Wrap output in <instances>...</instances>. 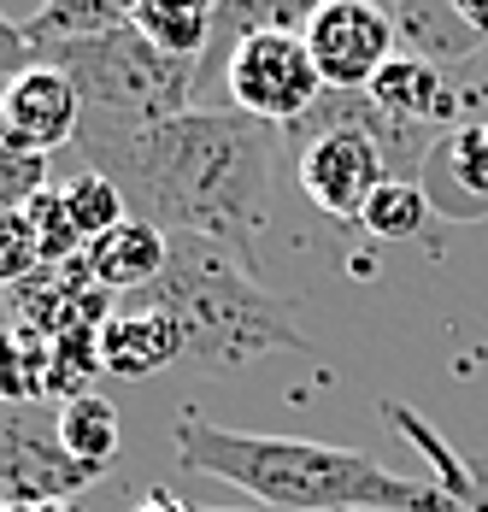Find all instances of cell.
I'll return each mask as SVG.
<instances>
[{"label": "cell", "instance_id": "cell-14", "mask_svg": "<svg viewBox=\"0 0 488 512\" xmlns=\"http://www.w3.org/2000/svg\"><path fill=\"white\" fill-rule=\"evenodd\" d=\"M130 30L153 42L171 59H189L206 71V53H212V36H218V0H136L130 12Z\"/></svg>", "mask_w": 488, "mask_h": 512}, {"label": "cell", "instance_id": "cell-7", "mask_svg": "<svg viewBox=\"0 0 488 512\" xmlns=\"http://www.w3.org/2000/svg\"><path fill=\"white\" fill-rule=\"evenodd\" d=\"M100 471L77 465L59 442V412L42 401H0V512L24 501H71Z\"/></svg>", "mask_w": 488, "mask_h": 512}, {"label": "cell", "instance_id": "cell-13", "mask_svg": "<svg viewBox=\"0 0 488 512\" xmlns=\"http://www.w3.org/2000/svg\"><path fill=\"white\" fill-rule=\"evenodd\" d=\"M100 365L118 377H153L159 365L183 359V330L159 307H112L100 324Z\"/></svg>", "mask_w": 488, "mask_h": 512}, {"label": "cell", "instance_id": "cell-15", "mask_svg": "<svg viewBox=\"0 0 488 512\" xmlns=\"http://www.w3.org/2000/svg\"><path fill=\"white\" fill-rule=\"evenodd\" d=\"M383 418H389L394 430H406V442H412L424 460L436 465V471H441L436 483L453 495V501H459V507H465V512H488V465L465 460V454H459V448H453L441 430H430L418 412L400 407V401H383Z\"/></svg>", "mask_w": 488, "mask_h": 512}, {"label": "cell", "instance_id": "cell-20", "mask_svg": "<svg viewBox=\"0 0 488 512\" xmlns=\"http://www.w3.org/2000/svg\"><path fill=\"white\" fill-rule=\"evenodd\" d=\"M430 218H436V206H430V195H424L418 177H389V183L365 201V212H359V224H365L371 236H383V242L418 236Z\"/></svg>", "mask_w": 488, "mask_h": 512}, {"label": "cell", "instance_id": "cell-19", "mask_svg": "<svg viewBox=\"0 0 488 512\" xmlns=\"http://www.w3.org/2000/svg\"><path fill=\"white\" fill-rule=\"evenodd\" d=\"M53 395V342L36 330H0V401Z\"/></svg>", "mask_w": 488, "mask_h": 512}, {"label": "cell", "instance_id": "cell-5", "mask_svg": "<svg viewBox=\"0 0 488 512\" xmlns=\"http://www.w3.org/2000/svg\"><path fill=\"white\" fill-rule=\"evenodd\" d=\"M294 148V183L300 195L330 212V218H353L365 201L389 183V177H418L424 154L436 148L430 130H406L383 118L365 95H336L330 112H306L294 130H283Z\"/></svg>", "mask_w": 488, "mask_h": 512}, {"label": "cell", "instance_id": "cell-25", "mask_svg": "<svg viewBox=\"0 0 488 512\" xmlns=\"http://www.w3.org/2000/svg\"><path fill=\"white\" fill-rule=\"evenodd\" d=\"M130 512H195L177 489H142L136 501H130Z\"/></svg>", "mask_w": 488, "mask_h": 512}, {"label": "cell", "instance_id": "cell-6", "mask_svg": "<svg viewBox=\"0 0 488 512\" xmlns=\"http://www.w3.org/2000/svg\"><path fill=\"white\" fill-rule=\"evenodd\" d=\"M224 95L236 112L271 124V130H294L312 106L324 101V77L312 65V48L300 30H253L218 65Z\"/></svg>", "mask_w": 488, "mask_h": 512}, {"label": "cell", "instance_id": "cell-11", "mask_svg": "<svg viewBox=\"0 0 488 512\" xmlns=\"http://www.w3.org/2000/svg\"><path fill=\"white\" fill-rule=\"evenodd\" d=\"M365 101L377 106L383 118H394V124L430 130V136H441L447 124H459L447 112V77H441L436 59H424V53H394L389 65L377 71V83L365 89Z\"/></svg>", "mask_w": 488, "mask_h": 512}, {"label": "cell", "instance_id": "cell-22", "mask_svg": "<svg viewBox=\"0 0 488 512\" xmlns=\"http://www.w3.org/2000/svg\"><path fill=\"white\" fill-rule=\"evenodd\" d=\"M42 189H48V159L24 154L18 142L0 136V224L18 218V212H30V206L42 201Z\"/></svg>", "mask_w": 488, "mask_h": 512}, {"label": "cell", "instance_id": "cell-24", "mask_svg": "<svg viewBox=\"0 0 488 512\" xmlns=\"http://www.w3.org/2000/svg\"><path fill=\"white\" fill-rule=\"evenodd\" d=\"M36 53H30V42H24V24H12L6 12H0V77H12V71H24Z\"/></svg>", "mask_w": 488, "mask_h": 512}, {"label": "cell", "instance_id": "cell-12", "mask_svg": "<svg viewBox=\"0 0 488 512\" xmlns=\"http://www.w3.org/2000/svg\"><path fill=\"white\" fill-rule=\"evenodd\" d=\"M165 259H171V236L142 224V218H124V224H112L106 236H95L83 248V271L106 295H142V289L159 283Z\"/></svg>", "mask_w": 488, "mask_h": 512}, {"label": "cell", "instance_id": "cell-18", "mask_svg": "<svg viewBox=\"0 0 488 512\" xmlns=\"http://www.w3.org/2000/svg\"><path fill=\"white\" fill-rule=\"evenodd\" d=\"M324 0H218V36H212V53H206V71L224 65V53L236 48L253 30H300Z\"/></svg>", "mask_w": 488, "mask_h": 512}, {"label": "cell", "instance_id": "cell-23", "mask_svg": "<svg viewBox=\"0 0 488 512\" xmlns=\"http://www.w3.org/2000/svg\"><path fill=\"white\" fill-rule=\"evenodd\" d=\"M36 271H48V254H42V236H36L30 212H18V218L0 224V289L30 283Z\"/></svg>", "mask_w": 488, "mask_h": 512}, {"label": "cell", "instance_id": "cell-17", "mask_svg": "<svg viewBox=\"0 0 488 512\" xmlns=\"http://www.w3.org/2000/svg\"><path fill=\"white\" fill-rule=\"evenodd\" d=\"M53 412H59V442H65V454L106 477V465L118 460V436H124L118 407L89 389V395H65Z\"/></svg>", "mask_w": 488, "mask_h": 512}, {"label": "cell", "instance_id": "cell-3", "mask_svg": "<svg viewBox=\"0 0 488 512\" xmlns=\"http://www.w3.org/2000/svg\"><path fill=\"white\" fill-rule=\"evenodd\" d=\"M142 307L171 312L183 330V359L206 371H236L247 359L306 348L294 312L259 283V271L206 236H171V259L159 283L142 289Z\"/></svg>", "mask_w": 488, "mask_h": 512}, {"label": "cell", "instance_id": "cell-27", "mask_svg": "<svg viewBox=\"0 0 488 512\" xmlns=\"http://www.w3.org/2000/svg\"><path fill=\"white\" fill-rule=\"evenodd\" d=\"M195 512H247V507H195Z\"/></svg>", "mask_w": 488, "mask_h": 512}, {"label": "cell", "instance_id": "cell-8", "mask_svg": "<svg viewBox=\"0 0 488 512\" xmlns=\"http://www.w3.org/2000/svg\"><path fill=\"white\" fill-rule=\"evenodd\" d=\"M300 36L324 77V95H365L377 71L400 53V18L383 0H324L300 24Z\"/></svg>", "mask_w": 488, "mask_h": 512}, {"label": "cell", "instance_id": "cell-2", "mask_svg": "<svg viewBox=\"0 0 488 512\" xmlns=\"http://www.w3.org/2000/svg\"><path fill=\"white\" fill-rule=\"evenodd\" d=\"M171 442L183 471L224 477L271 512H465L441 483L394 477L371 454L312 436H247L183 412Z\"/></svg>", "mask_w": 488, "mask_h": 512}, {"label": "cell", "instance_id": "cell-9", "mask_svg": "<svg viewBox=\"0 0 488 512\" xmlns=\"http://www.w3.org/2000/svg\"><path fill=\"white\" fill-rule=\"evenodd\" d=\"M77 124H83V101L71 77L48 59H30L0 83V136L18 142L24 154L53 159L65 142H77Z\"/></svg>", "mask_w": 488, "mask_h": 512}, {"label": "cell", "instance_id": "cell-4", "mask_svg": "<svg viewBox=\"0 0 488 512\" xmlns=\"http://www.w3.org/2000/svg\"><path fill=\"white\" fill-rule=\"evenodd\" d=\"M36 59L59 65L83 101V124L71 148H95V142H118L153 130L165 118H183L200 106V83L206 71L189 59H171L153 42H142L130 24L112 36H89V42H59V48H36Z\"/></svg>", "mask_w": 488, "mask_h": 512}, {"label": "cell", "instance_id": "cell-26", "mask_svg": "<svg viewBox=\"0 0 488 512\" xmlns=\"http://www.w3.org/2000/svg\"><path fill=\"white\" fill-rule=\"evenodd\" d=\"M6 512H83L77 501H24V507H6Z\"/></svg>", "mask_w": 488, "mask_h": 512}, {"label": "cell", "instance_id": "cell-1", "mask_svg": "<svg viewBox=\"0 0 488 512\" xmlns=\"http://www.w3.org/2000/svg\"><path fill=\"white\" fill-rule=\"evenodd\" d=\"M271 148L277 130L247 112H183L153 130L77 148L89 171L112 177L130 218L165 236L224 242L259 271V236L271 206Z\"/></svg>", "mask_w": 488, "mask_h": 512}, {"label": "cell", "instance_id": "cell-21", "mask_svg": "<svg viewBox=\"0 0 488 512\" xmlns=\"http://www.w3.org/2000/svg\"><path fill=\"white\" fill-rule=\"evenodd\" d=\"M59 201H65V218H71V230H77V242L89 248L95 236H106L112 224H124L130 218V206H124V195H118V183L112 177H100V171H77L65 189H59Z\"/></svg>", "mask_w": 488, "mask_h": 512}, {"label": "cell", "instance_id": "cell-10", "mask_svg": "<svg viewBox=\"0 0 488 512\" xmlns=\"http://www.w3.org/2000/svg\"><path fill=\"white\" fill-rule=\"evenodd\" d=\"M418 183L436 206V218L453 224H477L488 218V112L459 118L436 136V148L418 165Z\"/></svg>", "mask_w": 488, "mask_h": 512}, {"label": "cell", "instance_id": "cell-16", "mask_svg": "<svg viewBox=\"0 0 488 512\" xmlns=\"http://www.w3.org/2000/svg\"><path fill=\"white\" fill-rule=\"evenodd\" d=\"M136 12V0H42L24 18V42L36 48H59V42H89V36H112L124 30Z\"/></svg>", "mask_w": 488, "mask_h": 512}]
</instances>
